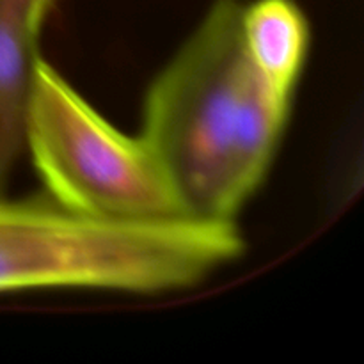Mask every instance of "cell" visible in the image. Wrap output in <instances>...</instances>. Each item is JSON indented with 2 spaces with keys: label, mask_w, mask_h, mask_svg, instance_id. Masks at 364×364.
Masks as SVG:
<instances>
[{
  "label": "cell",
  "mask_w": 364,
  "mask_h": 364,
  "mask_svg": "<svg viewBox=\"0 0 364 364\" xmlns=\"http://www.w3.org/2000/svg\"><path fill=\"white\" fill-rule=\"evenodd\" d=\"M242 38L252 66L281 98L294 100L309 55V21L295 0H255L242 7Z\"/></svg>",
  "instance_id": "obj_5"
},
{
  "label": "cell",
  "mask_w": 364,
  "mask_h": 364,
  "mask_svg": "<svg viewBox=\"0 0 364 364\" xmlns=\"http://www.w3.org/2000/svg\"><path fill=\"white\" fill-rule=\"evenodd\" d=\"M57 0H34L32 4V25H34V31L41 32L43 25H45L46 18H48L50 11L55 7Z\"/></svg>",
  "instance_id": "obj_6"
},
{
  "label": "cell",
  "mask_w": 364,
  "mask_h": 364,
  "mask_svg": "<svg viewBox=\"0 0 364 364\" xmlns=\"http://www.w3.org/2000/svg\"><path fill=\"white\" fill-rule=\"evenodd\" d=\"M25 151L45 194L73 212L128 223L188 217L144 139L117 130L39 55L32 71Z\"/></svg>",
  "instance_id": "obj_3"
},
{
  "label": "cell",
  "mask_w": 364,
  "mask_h": 364,
  "mask_svg": "<svg viewBox=\"0 0 364 364\" xmlns=\"http://www.w3.org/2000/svg\"><path fill=\"white\" fill-rule=\"evenodd\" d=\"M244 251L237 223L107 220L46 194L0 198V294L60 288L173 294L198 287Z\"/></svg>",
  "instance_id": "obj_2"
},
{
  "label": "cell",
  "mask_w": 364,
  "mask_h": 364,
  "mask_svg": "<svg viewBox=\"0 0 364 364\" xmlns=\"http://www.w3.org/2000/svg\"><path fill=\"white\" fill-rule=\"evenodd\" d=\"M240 0H213L149 84L141 137L188 217L237 223L279 151L291 100L265 84L245 50Z\"/></svg>",
  "instance_id": "obj_1"
},
{
  "label": "cell",
  "mask_w": 364,
  "mask_h": 364,
  "mask_svg": "<svg viewBox=\"0 0 364 364\" xmlns=\"http://www.w3.org/2000/svg\"><path fill=\"white\" fill-rule=\"evenodd\" d=\"M34 0H0V198L25 151V119L39 34L32 25Z\"/></svg>",
  "instance_id": "obj_4"
}]
</instances>
